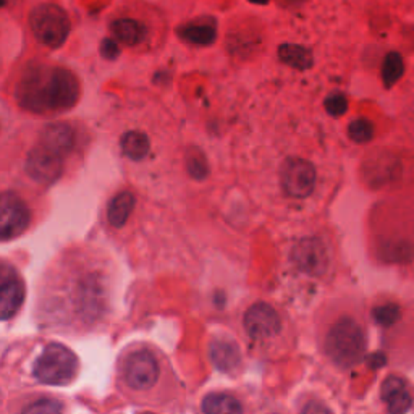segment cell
Returning a JSON list of instances; mask_svg holds the SVG:
<instances>
[{
    "label": "cell",
    "instance_id": "cell-1",
    "mask_svg": "<svg viewBox=\"0 0 414 414\" xmlns=\"http://www.w3.org/2000/svg\"><path fill=\"white\" fill-rule=\"evenodd\" d=\"M21 109L36 115L68 112L80 100V81L73 71L46 63L29 65L15 89Z\"/></svg>",
    "mask_w": 414,
    "mask_h": 414
},
{
    "label": "cell",
    "instance_id": "cell-2",
    "mask_svg": "<svg viewBox=\"0 0 414 414\" xmlns=\"http://www.w3.org/2000/svg\"><path fill=\"white\" fill-rule=\"evenodd\" d=\"M319 185L316 162L303 155H290L279 165V188L291 201H308Z\"/></svg>",
    "mask_w": 414,
    "mask_h": 414
},
{
    "label": "cell",
    "instance_id": "cell-3",
    "mask_svg": "<svg viewBox=\"0 0 414 414\" xmlns=\"http://www.w3.org/2000/svg\"><path fill=\"white\" fill-rule=\"evenodd\" d=\"M327 353L340 368H353L361 361L366 351L363 328L351 317H343L330 328L327 337Z\"/></svg>",
    "mask_w": 414,
    "mask_h": 414
},
{
    "label": "cell",
    "instance_id": "cell-4",
    "mask_svg": "<svg viewBox=\"0 0 414 414\" xmlns=\"http://www.w3.org/2000/svg\"><path fill=\"white\" fill-rule=\"evenodd\" d=\"M29 26L41 44L52 49L63 46L71 31L67 11L56 4H41L29 14Z\"/></svg>",
    "mask_w": 414,
    "mask_h": 414
},
{
    "label": "cell",
    "instance_id": "cell-5",
    "mask_svg": "<svg viewBox=\"0 0 414 414\" xmlns=\"http://www.w3.org/2000/svg\"><path fill=\"white\" fill-rule=\"evenodd\" d=\"M78 358L67 346L52 343L34 364L36 379L47 385H68L78 374Z\"/></svg>",
    "mask_w": 414,
    "mask_h": 414
},
{
    "label": "cell",
    "instance_id": "cell-6",
    "mask_svg": "<svg viewBox=\"0 0 414 414\" xmlns=\"http://www.w3.org/2000/svg\"><path fill=\"white\" fill-rule=\"evenodd\" d=\"M31 211L21 196L11 191L0 193V242L18 238L26 232Z\"/></svg>",
    "mask_w": 414,
    "mask_h": 414
},
{
    "label": "cell",
    "instance_id": "cell-7",
    "mask_svg": "<svg viewBox=\"0 0 414 414\" xmlns=\"http://www.w3.org/2000/svg\"><path fill=\"white\" fill-rule=\"evenodd\" d=\"M28 177L41 185L56 183L63 172V157L47 149L43 144L29 151L25 164Z\"/></svg>",
    "mask_w": 414,
    "mask_h": 414
},
{
    "label": "cell",
    "instance_id": "cell-8",
    "mask_svg": "<svg viewBox=\"0 0 414 414\" xmlns=\"http://www.w3.org/2000/svg\"><path fill=\"white\" fill-rule=\"evenodd\" d=\"M291 259L303 272L321 275L328 267V249L319 238H304L295 244L291 251Z\"/></svg>",
    "mask_w": 414,
    "mask_h": 414
},
{
    "label": "cell",
    "instance_id": "cell-9",
    "mask_svg": "<svg viewBox=\"0 0 414 414\" xmlns=\"http://www.w3.org/2000/svg\"><path fill=\"white\" fill-rule=\"evenodd\" d=\"M125 377L131 388L148 390L159 379V364L149 351H135L125 364Z\"/></svg>",
    "mask_w": 414,
    "mask_h": 414
},
{
    "label": "cell",
    "instance_id": "cell-10",
    "mask_svg": "<svg viewBox=\"0 0 414 414\" xmlns=\"http://www.w3.org/2000/svg\"><path fill=\"white\" fill-rule=\"evenodd\" d=\"M244 328L251 338L266 340L279 333L280 319L272 306L257 303L251 306L244 316Z\"/></svg>",
    "mask_w": 414,
    "mask_h": 414
},
{
    "label": "cell",
    "instance_id": "cell-11",
    "mask_svg": "<svg viewBox=\"0 0 414 414\" xmlns=\"http://www.w3.org/2000/svg\"><path fill=\"white\" fill-rule=\"evenodd\" d=\"M75 130L67 123H52L47 125L41 133L39 144L51 149L58 155H68L75 148Z\"/></svg>",
    "mask_w": 414,
    "mask_h": 414
},
{
    "label": "cell",
    "instance_id": "cell-12",
    "mask_svg": "<svg viewBox=\"0 0 414 414\" xmlns=\"http://www.w3.org/2000/svg\"><path fill=\"white\" fill-rule=\"evenodd\" d=\"M381 395L385 403L388 405V410L393 414H403L411 406V397L408 393L405 382L400 377H387L382 383Z\"/></svg>",
    "mask_w": 414,
    "mask_h": 414
},
{
    "label": "cell",
    "instance_id": "cell-13",
    "mask_svg": "<svg viewBox=\"0 0 414 414\" xmlns=\"http://www.w3.org/2000/svg\"><path fill=\"white\" fill-rule=\"evenodd\" d=\"M110 31L118 43H122L128 47L140 46L146 41L148 31L144 25L133 18H120L110 25Z\"/></svg>",
    "mask_w": 414,
    "mask_h": 414
},
{
    "label": "cell",
    "instance_id": "cell-14",
    "mask_svg": "<svg viewBox=\"0 0 414 414\" xmlns=\"http://www.w3.org/2000/svg\"><path fill=\"white\" fill-rule=\"evenodd\" d=\"M25 299V285L20 277L9 281L0 290V321H7L16 314Z\"/></svg>",
    "mask_w": 414,
    "mask_h": 414
},
{
    "label": "cell",
    "instance_id": "cell-15",
    "mask_svg": "<svg viewBox=\"0 0 414 414\" xmlns=\"http://www.w3.org/2000/svg\"><path fill=\"white\" fill-rule=\"evenodd\" d=\"M211 358L215 368L230 372L239 364L238 346L229 338H215L211 343Z\"/></svg>",
    "mask_w": 414,
    "mask_h": 414
},
{
    "label": "cell",
    "instance_id": "cell-16",
    "mask_svg": "<svg viewBox=\"0 0 414 414\" xmlns=\"http://www.w3.org/2000/svg\"><path fill=\"white\" fill-rule=\"evenodd\" d=\"M136 200L130 191H122L113 197L109 204V209H107V217H109L110 225L115 227V229H122L130 219L131 212H133Z\"/></svg>",
    "mask_w": 414,
    "mask_h": 414
},
{
    "label": "cell",
    "instance_id": "cell-17",
    "mask_svg": "<svg viewBox=\"0 0 414 414\" xmlns=\"http://www.w3.org/2000/svg\"><path fill=\"white\" fill-rule=\"evenodd\" d=\"M120 146H122L123 154L131 160H143L149 154L151 141H149L148 135L143 133V131L131 130L122 136Z\"/></svg>",
    "mask_w": 414,
    "mask_h": 414
},
{
    "label": "cell",
    "instance_id": "cell-18",
    "mask_svg": "<svg viewBox=\"0 0 414 414\" xmlns=\"http://www.w3.org/2000/svg\"><path fill=\"white\" fill-rule=\"evenodd\" d=\"M204 414H243L237 398L227 393H211L202 400Z\"/></svg>",
    "mask_w": 414,
    "mask_h": 414
},
{
    "label": "cell",
    "instance_id": "cell-19",
    "mask_svg": "<svg viewBox=\"0 0 414 414\" xmlns=\"http://www.w3.org/2000/svg\"><path fill=\"white\" fill-rule=\"evenodd\" d=\"M180 38L190 44L209 46L215 41V28L211 23H190L178 29Z\"/></svg>",
    "mask_w": 414,
    "mask_h": 414
},
{
    "label": "cell",
    "instance_id": "cell-20",
    "mask_svg": "<svg viewBox=\"0 0 414 414\" xmlns=\"http://www.w3.org/2000/svg\"><path fill=\"white\" fill-rule=\"evenodd\" d=\"M279 56L285 63L291 65L295 68H309L313 65V57L309 51H306L301 46H290L285 44L279 49Z\"/></svg>",
    "mask_w": 414,
    "mask_h": 414
},
{
    "label": "cell",
    "instance_id": "cell-21",
    "mask_svg": "<svg viewBox=\"0 0 414 414\" xmlns=\"http://www.w3.org/2000/svg\"><path fill=\"white\" fill-rule=\"evenodd\" d=\"M403 60L400 58V56H388L383 62V68H382V76L385 85H393L395 81L400 80V76L403 75Z\"/></svg>",
    "mask_w": 414,
    "mask_h": 414
},
{
    "label": "cell",
    "instance_id": "cell-22",
    "mask_svg": "<svg viewBox=\"0 0 414 414\" xmlns=\"http://www.w3.org/2000/svg\"><path fill=\"white\" fill-rule=\"evenodd\" d=\"M23 414H63V406L56 400H38L28 405Z\"/></svg>",
    "mask_w": 414,
    "mask_h": 414
},
{
    "label": "cell",
    "instance_id": "cell-23",
    "mask_svg": "<svg viewBox=\"0 0 414 414\" xmlns=\"http://www.w3.org/2000/svg\"><path fill=\"white\" fill-rule=\"evenodd\" d=\"M372 133H374V130H372V125L368 120H355L348 127V135H350L351 140L361 144L368 143L372 138Z\"/></svg>",
    "mask_w": 414,
    "mask_h": 414
},
{
    "label": "cell",
    "instance_id": "cell-24",
    "mask_svg": "<svg viewBox=\"0 0 414 414\" xmlns=\"http://www.w3.org/2000/svg\"><path fill=\"white\" fill-rule=\"evenodd\" d=\"M374 317H376V321H377V324H379V326L390 327L398 321L400 309H398L397 304H392V303L383 304V306H379V308L374 309Z\"/></svg>",
    "mask_w": 414,
    "mask_h": 414
},
{
    "label": "cell",
    "instance_id": "cell-25",
    "mask_svg": "<svg viewBox=\"0 0 414 414\" xmlns=\"http://www.w3.org/2000/svg\"><path fill=\"white\" fill-rule=\"evenodd\" d=\"M188 172L195 178H201V177L206 175L207 167H206V162L202 160L201 154L196 152L193 155H188Z\"/></svg>",
    "mask_w": 414,
    "mask_h": 414
},
{
    "label": "cell",
    "instance_id": "cell-26",
    "mask_svg": "<svg viewBox=\"0 0 414 414\" xmlns=\"http://www.w3.org/2000/svg\"><path fill=\"white\" fill-rule=\"evenodd\" d=\"M326 105H327V110L335 117L341 115V113H345V110H346V100L341 94L330 95L326 102Z\"/></svg>",
    "mask_w": 414,
    "mask_h": 414
},
{
    "label": "cell",
    "instance_id": "cell-27",
    "mask_svg": "<svg viewBox=\"0 0 414 414\" xmlns=\"http://www.w3.org/2000/svg\"><path fill=\"white\" fill-rule=\"evenodd\" d=\"M100 56L107 58V60H115L118 58L120 56V47L118 44L115 43L113 39H109V38H105V39H102V43H100Z\"/></svg>",
    "mask_w": 414,
    "mask_h": 414
},
{
    "label": "cell",
    "instance_id": "cell-28",
    "mask_svg": "<svg viewBox=\"0 0 414 414\" xmlns=\"http://www.w3.org/2000/svg\"><path fill=\"white\" fill-rule=\"evenodd\" d=\"M18 277V274L15 272L14 267L10 266H0V290L11 281L14 279Z\"/></svg>",
    "mask_w": 414,
    "mask_h": 414
},
{
    "label": "cell",
    "instance_id": "cell-29",
    "mask_svg": "<svg viewBox=\"0 0 414 414\" xmlns=\"http://www.w3.org/2000/svg\"><path fill=\"white\" fill-rule=\"evenodd\" d=\"M303 414H332L322 403H317V401H309L308 405L304 406Z\"/></svg>",
    "mask_w": 414,
    "mask_h": 414
},
{
    "label": "cell",
    "instance_id": "cell-30",
    "mask_svg": "<svg viewBox=\"0 0 414 414\" xmlns=\"http://www.w3.org/2000/svg\"><path fill=\"white\" fill-rule=\"evenodd\" d=\"M372 361H376L372 366H376V368H379V366L383 364V356L382 355H377V356L372 358Z\"/></svg>",
    "mask_w": 414,
    "mask_h": 414
},
{
    "label": "cell",
    "instance_id": "cell-31",
    "mask_svg": "<svg viewBox=\"0 0 414 414\" xmlns=\"http://www.w3.org/2000/svg\"><path fill=\"white\" fill-rule=\"evenodd\" d=\"M253 2H256V4H266L267 0H253Z\"/></svg>",
    "mask_w": 414,
    "mask_h": 414
},
{
    "label": "cell",
    "instance_id": "cell-32",
    "mask_svg": "<svg viewBox=\"0 0 414 414\" xmlns=\"http://www.w3.org/2000/svg\"><path fill=\"white\" fill-rule=\"evenodd\" d=\"M4 5H5V0H0V9H2Z\"/></svg>",
    "mask_w": 414,
    "mask_h": 414
},
{
    "label": "cell",
    "instance_id": "cell-33",
    "mask_svg": "<svg viewBox=\"0 0 414 414\" xmlns=\"http://www.w3.org/2000/svg\"><path fill=\"white\" fill-rule=\"evenodd\" d=\"M143 414H152V413H143Z\"/></svg>",
    "mask_w": 414,
    "mask_h": 414
}]
</instances>
